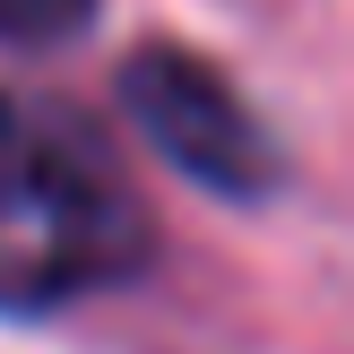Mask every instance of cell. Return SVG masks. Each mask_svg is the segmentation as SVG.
Instances as JSON below:
<instances>
[{"instance_id": "cell-1", "label": "cell", "mask_w": 354, "mask_h": 354, "mask_svg": "<svg viewBox=\"0 0 354 354\" xmlns=\"http://www.w3.org/2000/svg\"><path fill=\"white\" fill-rule=\"evenodd\" d=\"M156 259L147 190L61 95L0 86V320H52L121 294Z\"/></svg>"}, {"instance_id": "cell-2", "label": "cell", "mask_w": 354, "mask_h": 354, "mask_svg": "<svg viewBox=\"0 0 354 354\" xmlns=\"http://www.w3.org/2000/svg\"><path fill=\"white\" fill-rule=\"evenodd\" d=\"M113 104H121V121H130L138 147H147L156 165H173L190 190H207V199L268 207L277 190L294 182L286 138L259 121V104L234 86V69H216L207 52L173 44V35H147V44L121 52Z\"/></svg>"}, {"instance_id": "cell-3", "label": "cell", "mask_w": 354, "mask_h": 354, "mask_svg": "<svg viewBox=\"0 0 354 354\" xmlns=\"http://www.w3.org/2000/svg\"><path fill=\"white\" fill-rule=\"evenodd\" d=\"M104 0H0V44L9 52H61L95 26Z\"/></svg>"}]
</instances>
